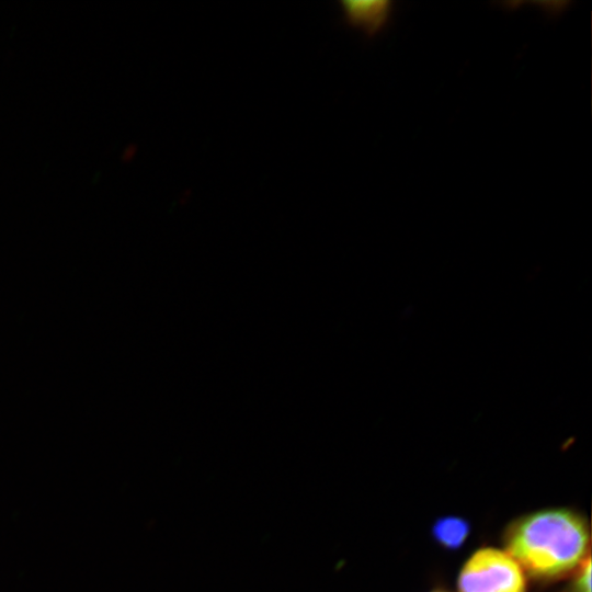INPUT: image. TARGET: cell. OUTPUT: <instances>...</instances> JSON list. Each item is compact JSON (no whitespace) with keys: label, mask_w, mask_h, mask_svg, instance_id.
<instances>
[{"label":"cell","mask_w":592,"mask_h":592,"mask_svg":"<svg viewBox=\"0 0 592 592\" xmlns=\"http://www.w3.org/2000/svg\"><path fill=\"white\" fill-rule=\"evenodd\" d=\"M505 546L523 571L554 578L578 568L589 555V528L573 511L542 510L514 522L506 531Z\"/></svg>","instance_id":"6da1fadb"},{"label":"cell","mask_w":592,"mask_h":592,"mask_svg":"<svg viewBox=\"0 0 592 592\" xmlns=\"http://www.w3.org/2000/svg\"><path fill=\"white\" fill-rule=\"evenodd\" d=\"M458 592H525L521 566L505 551L486 547L475 551L464 563Z\"/></svg>","instance_id":"7a4b0ae2"},{"label":"cell","mask_w":592,"mask_h":592,"mask_svg":"<svg viewBox=\"0 0 592 592\" xmlns=\"http://www.w3.org/2000/svg\"><path fill=\"white\" fill-rule=\"evenodd\" d=\"M341 5L345 21L371 36L385 24L391 9V1L342 0Z\"/></svg>","instance_id":"3957f363"},{"label":"cell","mask_w":592,"mask_h":592,"mask_svg":"<svg viewBox=\"0 0 592 592\" xmlns=\"http://www.w3.org/2000/svg\"><path fill=\"white\" fill-rule=\"evenodd\" d=\"M469 534V524L462 517L446 516L433 525V536L437 543L448 549L463 545Z\"/></svg>","instance_id":"277c9868"},{"label":"cell","mask_w":592,"mask_h":592,"mask_svg":"<svg viewBox=\"0 0 592 592\" xmlns=\"http://www.w3.org/2000/svg\"><path fill=\"white\" fill-rule=\"evenodd\" d=\"M573 592H591V558L588 555L578 566Z\"/></svg>","instance_id":"5b68a950"},{"label":"cell","mask_w":592,"mask_h":592,"mask_svg":"<svg viewBox=\"0 0 592 592\" xmlns=\"http://www.w3.org/2000/svg\"><path fill=\"white\" fill-rule=\"evenodd\" d=\"M434 592H443V591H434Z\"/></svg>","instance_id":"8992f818"}]
</instances>
